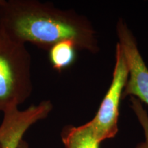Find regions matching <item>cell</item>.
Listing matches in <instances>:
<instances>
[{
  "instance_id": "obj_8",
  "label": "cell",
  "mask_w": 148,
  "mask_h": 148,
  "mask_svg": "<svg viewBox=\"0 0 148 148\" xmlns=\"http://www.w3.org/2000/svg\"><path fill=\"white\" fill-rule=\"evenodd\" d=\"M131 102H132V108L137 116L138 121L143 128L145 134V141L142 142L136 145V148H148V115L145 109L142 107L141 102L136 97L131 96Z\"/></svg>"
},
{
  "instance_id": "obj_1",
  "label": "cell",
  "mask_w": 148,
  "mask_h": 148,
  "mask_svg": "<svg viewBox=\"0 0 148 148\" xmlns=\"http://www.w3.org/2000/svg\"><path fill=\"white\" fill-rule=\"evenodd\" d=\"M0 25L14 39L49 50L69 40L77 49L99 51L95 32L84 16L36 0H0Z\"/></svg>"
},
{
  "instance_id": "obj_6",
  "label": "cell",
  "mask_w": 148,
  "mask_h": 148,
  "mask_svg": "<svg viewBox=\"0 0 148 148\" xmlns=\"http://www.w3.org/2000/svg\"><path fill=\"white\" fill-rule=\"evenodd\" d=\"M61 136L65 148H99L100 142L88 123L77 127L68 125L63 129Z\"/></svg>"
},
{
  "instance_id": "obj_7",
  "label": "cell",
  "mask_w": 148,
  "mask_h": 148,
  "mask_svg": "<svg viewBox=\"0 0 148 148\" xmlns=\"http://www.w3.org/2000/svg\"><path fill=\"white\" fill-rule=\"evenodd\" d=\"M76 47L71 41L57 42L49 49V59L53 68L60 72L69 67L76 57Z\"/></svg>"
},
{
  "instance_id": "obj_3",
  "label": "cell",
  "mask_w": 148,
  "mask_h": 148,
  "mask_svg": "<svg viewBox=\"0 0 148 148\" xmlns=\"http://www.w3.org/2000/svg\"><path fill=\"white\" fill-rule=\"evenodd\" d=\"M112 83L95 117L88 122L99 142L113 138L118 132L119 108L122 94L129 78V67L118 42Z\"/></svg>"
},
{
  "instance_id": "obj_4",
  "label": "cell",
  "mask_w": 148,
  "mask_h": 148,
  "mask_svg": "<svg viewBox=\"0 0 148 148\" xmlns=\"http://www.w3.org/2000/svg\"><path fill=\"white\" fill-rule=\"evenodd\" d=\"M116 32L130 71L122 98L133 96L148 104V69L138 51L136 39L122 19L118 21Z\"/></svg>"
},
{
  "instance_id": "obj_2",
  "label": "cell",
  "mask_w": 148,
  "mask_h": 148,
  "mask_svg": "<svg viewBox=\"0 0 148 148\" xmlns=\"http://www.w3.org/2000/svg\"><path fill=\"white\" fill-rule=\"evenodd\" d=\"M32 58L25 44L0 25V111L18 108L30 96Z\"/></svg>"
},
{
  "instance_id": "obj_9",
  "label": "cell",
  "mask_w": 148,
  "mask_h": 148,
  "mask_svg": "<svg viewBox=\"0 0 148 148\" xmlns=\"http://www.w3.org/2000/svg\"><path fill=\"white\" fill-rule=\"evenodd\" d=\"M18 148H29V146L28 144H27L26 142L24 141L23 140H22L21 143L19 144V145H18Z\"/></svg>"
},
{
  "instance_id": "obj_10",
  "label": "cell",
  "mask_w": 148,
  "mask_h": 148,
  "mask_svg": "<svg viewBox=\"0 0 148 148\" xmlns=\"http://www.w3.org/2000/svg\"><path fill=\"white\" fill-rule=\"evenodd\" d=\"M0 148H1V146H0Z\"/></svg>"
},
{
  "instance_id": "obj_5",
  "label": "cell",
  "mask_w": 148,
  "mask_h": 148,
  "mask_svg": "<svg viewBox=\"0 0 148 148\" xmlns=\"http://www.w3.org/2000/svg\"><path fill=\"white\" fill-rule=\"evenodd\" d=\"M52 108L50 101L43 100L24 110L15 108L3 112V121L0 125L1 148H18L27 129L47 117Z\"/></svg>"
}]
</instances>
